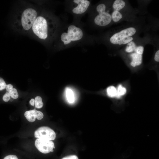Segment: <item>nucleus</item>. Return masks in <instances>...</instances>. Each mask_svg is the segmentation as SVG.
Masks as SVG:
<instances>
[{
    "mask_svg": "<svg viewBox=\"0 0 159 159\" xmlns=\"http://www.w3.org/2000/svg\"><path fill=\"white\" fill-rule=\"evenodd\" d=\"M8 92L9 93L10 97H11L14 99H16L19 97V95L16 89L15 88H13Z\"/></svg>",
    "mask_w": 159,
    "mask_h": 159,
    "instance_id": "obj_18",
    "label": "nucleus"
},
{
    "mask_svg": "<svg viewBox=\"0 0 159 159\" xmlns=\"http://www.w3.org/2000/svg\"><path fill=\"white\" fill-rule=\"evenodd\" d=\"M125 5V2L122 0H116L113 4V7L116 11H119L123 8Z\"/></svg>",
    "mask_w": 159,
    "mask_h": 159,
    "instance_id": "obj_11",
    "label": "nucleus"
},
{
    "mask_svg": "<svg viewBox=\"0 0 159 159\" xmlns=\"http://www.w3.org/2000/svg\"><path fill=\"white\" fill-rule=\"evenodd\" d=\"M35 145L40 152L44 154L49 153L54 147V143L52 140L39 139L36 140Z\"/></svg>",
    "mask_w": 159,
    "mask_h": 159,
    "instance_id": "obj_7",
    "label": "nucleus"
},
{
    "mask_svg": "<svg viewBox=\"0 0 159 159\" xmlns=\"http://www.w3.org/2000/svg\"><path fill=\"white\" fill-rule=\"evenodd\" d=\"M35 107L37 108H41L43 106V103L42 101V97L39 96H37L35 98Z\"/></svg>",
    "mask_w": 159,
    "mask_h": 159,
    "instance_id": "obj_17",
    "label": "nucleus"
},
{
    "mask_svg": "<svg viewBox=\"0 0 159 159\" xmlns=\"http://www.w3.org/2000/svg\"><path fill=\"white\" fill-rule=\"evenodd\" d=\"M106 6L103 4H99L96 7V10L98 13L94 19L95 23L100 26H105L108 24L112 20L111 15L105 12Z\"/></svg>",
    "mask_w": 159,
    "mask_h": 159,
    "instance_id": "obj_5",
    "label": "nucleus"
},
{
    "mask_svg": "<svg viewBox=\"0 0 159 159\" xmlns=\"http://www.w3.org/2000/svg\"><path fill=\"white\" fill-rule=\"evenodd\" d=\"M36 110L35 109L33 110L26 111L24 113V116L26 119L29 122H33L36 118Z\"/></svg>",
    "mask_w": 159,
    "mask_h": 159,
    "instance_id": "obj_10",
    "label": "nucleus"
},
{
    "mask_svg": "<svg viewBox=\"0 0 159 159\" xmlns=\"http://www.w3.org/2000/svg\"><path fill=\"white\" fill-rule=\"evenodd\" d=\"M53 22L52 20L47 16H38L31 29L38 38L46 40L54 33V26Z\"/></svg>",
    "mask_w": 159,
    "mask_h": 159,
    "instance_id": "obj_1",
    "label": "nucleus"
},
{
    "mask_svg": "<svg viewBox=\"0 0 159 159\" xmlns=\"http://www.w3.org/2000/svg\"><path fill=\"white\" fill-rule=\"evenodd\" d=\"M36 118L38 120H41L44 117L43 113L41 111L36 110Z\"/></svg>",
    "mask_w": 159,
    "mask_h": 159,
    "instance_id": "obj_21",
    "label": "nucleus"
},
{
    "mask_svg": "<svg viewBox=\"0 0 159 159\" xmlns=\"http://www.w3.org/2000/svg\"><path fill=\"white\" fill-rule=\"evenodd\" d=\"M77 6L72 9L73 12L76 14H81L85 12L89 6L90 2L87 0H74Z\"/></svg>",
    "mask_w": 159,
    "mask_h": 159,
    "instance_id": "obj_8",
    "label": "nucleus"
},
{
    "mask_svg": "<svg viewBox=\"0 0 159 159\" xmlns=\"http://www.w3.org/2000/svg\"><path fill=\"white\" fill-rule=\"evenodd\" d=\"M53 151H54V150H53V149H52V150H51V152H53Z\"/></svg>",
    "mask_w": 159,
    "mask_h": 159,
    "instance_id": "obj_29",
    "label": "nucleus"
},
{
    "mask_svg": "<svg viewBox=\"0 0 159 159\" xmlns=\"http://www.w3.org/2000/svg\"><path fill=\"white\" fill-rule=\"evenodd\" d=\"M136 32L135 29L132 27L127 28L114 34L110 38L111 43L121 45L128 43L133 40L132 36Z\"/></svg>",
    "mask_w": 159,
    "mask_h": 159,
    "instance_id": "obj_3",
    "label": "nucleus"
},
{
    "mask_svg": "<svg viewBox=\"0 0 159 159\" xmlns=\"http://www.w3.org/2000/svg\"><path fill=\"white\" fill-rule=\"evenodd\" d=\"M126 92V89L122 87L121 85H119L117 90L116 97L117 98H120L121 96L124 95Z\"/></svg>",
    "mask_w": 159,
    "mask_h": 159,
    "instance_id": "obj_13",
    "label": "nucleus"
},
{
    "mask_svg": "<svg viewBox=\"0 0 159 159\" xmlns=\"http://www.w3.org/2000/svg\"><path fill=\"white\" fill-rule=\"evenodd\" d=\"M130 56L132 58V61L130 63L131 65L135 67L140 64L142 62V56L136 53H133L131 54Z\"/></svg>",
    "mask_w": 159,
    "mask_h": 159,
    "instance_id": "obj_9",
    "label": "nucleus"
},
{
    "mask_svg": "<svg viewBox=\"0 0 159 159\" xmlns=\"http://www.w3.org/2000/svg\"><path fill=\"white\" fill-rule=\"evenodd\" d=\"M29 103L31 105L34 106L35 104L34 100L33 98L31 99L29 101Z\"/></svg>",
    "mask_w": 159,
    "mask_h": 159,
    "instance_id": "obj_27",
    "label": "nucleus"
},
{
    "mask_svg": "<svg viewBox=\"0 0 159 159\" xmlns=\"http://www.w3.org/2000/svg\"><path fill=\"white\" fill-rule=\"evenodd\" d=\"M107 91L108 95L111 97H115L117 90L116 88L113 86H111L108 87L107 89Z\"/></svg>",
    "mask_w": 159,
    "mask_h": 159,
    "instance_id": "obj_15",
    "label": "nucleus"
},
{
    "mask_svg": "<svg viewBox=\"0 0 159 159\" xmlns=\"http://www.w3.org/2000/svg\"><path fill=\"white\" fill-rule=\"evenodd\" d=\"M7 85L4 79L0 77V90H2L6 88Z\"/></svg>",
    "mask_w": 159,
    "mask_h": 159,
    "instance_id": "obj_20",
    "label": "nucleus"
},
{
    "mask_svg": "<svg viewBox=\"0 0 159 159\" xmlns=\"http://www.w3.org/2000/svg\"><path fill=\"white\" fill-rule=\"evenodd\" d=\"M10 96L8 92H6L3 95V100L5 102H8L10 99Z\"/></svg>",
    "mask_w": 159,
    "mask_h": 159,
    "instance_id": "obj_22",
    "label": "nucleus"
},
{
    "mask_svg": "<svg viewBox=\"0 0 159 159\" xmlns=\"http://www.w3.org/2000/svg\"><path fill=\"white\" fill-rule=\"evenodd\" d=\"M111 17L113 21L117 22L122 18V15L119 11H114L112 13Z\"/></svg>",
    "mask_w": 159,
    "mask_h": 159,
    "instance_id": "obj_14",
    "label": "nucleus"
},
{
    "mask_svg": "<svg viewBox=\"0 0 159 159\" xmlns=\"http://www.w3.org/2000/svg\"><path fill=\"white\" fill-rule=\"evenodd\" d=\"M136 47L135 43L133 41H131L127 43V46L125 49L126 52L130 53L135 50Z\"/></svg>",
    "mask_w": 159,
    "mask_h": 159,
    "instance_id": "obj_16",
    "label": "nucleus"
},
{
    "mask_svg": "<svg viewBox=\"0 0 159 159\" xmlns=\"http://www.w3.org/2000/svg\"><path fill=\"white\" fill-rule=\"evenodd\" d=\"M13 88V85L11 84H9L6 87V89L7 91V92H8L9 90Z\"/></svg>",
    "mask_w": 159,
    "mask_h": 159,
    "instance_id": "obj_26",
    "label": "nucleus"
},
{
    "mask_svg": "<svg viewBox=\"0 0 159 159\" xmlns=\"http://www.w3.org/2000/svg\"><path fill=\"white\" fill-rule=\"evenodd\" d=\"M83 36L82 29L74 25L69 26L67 32L63 33L61 36V39L64 45L70 43L72 41H78L81 39Z\"/></svg>",
    "mask_w": 159,
    "mask_h": 159,
    "instance_id": "obj_4",
    "label": "nucleus"
},
{
    "mask_svg": "<svg viewBox=\"0 0 159 159\" xmlns=\"http://www.w3.org/2000/svg\"><path fill=\"white\" fill-rule=\"evenodd\" d=\"M9 100H10V101H12L14 100V99L10 97Z\"/></svg>",
    "mask_w": 159,
    "mask_h": 159,
    "instance_id": "obj_28",
    "label": "nucleus"
},
{
    "mask_svg": "<svg viewBox=\"0 0 159 159\" xmlns=\"http://www.w3.org/2000/svg\"><path fill=\"white\" fill-rule=\"evenodd\" d=\"M37 16L36 9L32 7H27L17 15L14 25L19 31L27 32L31 29Z\"/></svg>",
    "mask_w": 159,
    "mask_h": 159,
    "instance_id": "obj_2",
    "label": "nucleus"
},
{
    "mask_svg": "<svg viewBox=\"0 0 159 159\" xmlns=\"http://www.w3.org/2000/svg\"><path fill=\"white\" fill-rule=\"evenodd\" d=\"M35 137L37 139L49 140H54L56 137L54 131L50 128L46 126L40 127L35 132Z\"/></svg>",
    "mask_w": 159,
    "mask_h": 159,
    "instance_id": "obj_6",
    "label": "nucleus"
},
{
    "mask_svg": "<svg viewBox=\"0 0 159 159\" xmlns=\"http://www.w3.org/2000/svg\"><path fill=\"white\" fill-rule=\"evenodd\" d=\"M3 159H18L17 156L15 155H9L5 157Z\"/></svg>",
    "mask_w": 159,
    "mask_h": 159,
    "instance_id": "obj_24",
    "label": "nucleus"
},
{
    "mask_svg": "<svg viewBox=\"0 0 159 159\" xmlns=\"http://www.w3.org/2000/svg\"><path fill=\"white\" fill-rule=\"evenodd\" d=\"M136 53L142 55L144 51V47L142 46H139L136 47L135 50Z\"/></svg>",
    "mask_w": 159,
    "mask_h": 159,
    "instance_id": "obj_19",
    "label": "nucleus"
},
{
    "mask_svg": "<svg viewBox=\"0 0 159 159\" xmlns=\"http://www.w3.org/2000/svg\"><path fill=\"white\" fill-rule=\"evenodd\" d=\"M155 60L157 62H159V50H158L156 52L154 57Z\"/></svg>",
    "mask_w": 159,
    "mask_h": 159,
    "instance_id": "obj_25",
    "label": "nucleus"
},
{
    "mask_svg": "<svg viewBox=\"0 0 159 159\" xmlns=\"http://www.w3.org/2000/svg\"><path fill=\"white\" fill-rule=\"evenodd\" d=\"M61 159H79L78 157L75 155H71L64 157Z\"/></svg>",
    "mask_w": 159,
    "mask_h": 159,
    "instance_id": "obj_23",
    "label": "nucleus"
},
{
    "mask_svg": "<svg viewBox=\"0 0 159 159\" xmlns=\"http://www.w3.org/2000/svg\"><path fill=\"white\" fill-rule=\"evenodd\" d=\"M66 95L68 102L70 103H73L74 101V97L72 90L68 87L66 88Z\"/></svg>",
    "mask_w": 159,
    "mask_h": 159,
    "instance_id": "obj_12",
    "label": "nucleus"
}]
</instances>
